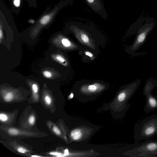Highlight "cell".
<instances>
[{"instance_id":"7a4b0ae2","label":"cell","mask_w":157,"mask_h":157,"mask_svg":"<svg viewBox=\"0 0 157 157\" xmlns=\"http://www.w3.org/2000/svg\"><path fill=\"white\" fill-rule=\"evenodd\" d=\"M156 24L155 19L153 18H139L130 27L127 33L137 32V36L133 44L128 47L126 51L133 54L143 44L148 34L153 30Z\"/></svg>"},{"instance_id":"6da1fadb","label":"cell","mask_w":157,"mask_h":157,"mask_svg":"<svg viewBox=\"0 0 157 157\" xmlns=\"http://www.w3.org/2000/svg\"><path fill=\"white\" fill-rule=\"evenodd\" d=\"M68 31L72 33L80 45L96 54L99 53V47L104 46V36L92 25L80 22H72L68 25Z\"/></svg>"},{"instance_id":"cb8c5ba5","label":"cell","mask_w":157,"mask_h":157,"mask_svg":"<svg viewBox=\"0 0 157 157\" xmlns=\"http://www.w3.org/2000/svg\"><path fill=\"white\" fill-rule=\"evenodd\" d=\"M50 154L51 155H54L57 156H63L62 154L58 152H51Z\"/></svg>"},{"instance_id":"44dd1931","label":"cell","mask_w":157,"mask_h":157,"mask_svg":"<svg viewBox=\"0 0 157 157\" xmlns=\"http://www.w3.org/2000/svg\"><path fill=\"white\" fill-rule=\"evenodd\" d=\"M3 37V33L2 29V26L1 22V25H0V42L1 43L2 39Z\"/></svg>"},{"instance_id":"4fadbf2b","label":"cell","mask_w":157,"mask_h":157,"mask_svg":"<svg viewBox=\"0 0 157 157\" xmlns=\"http://www.w3.org/2000/svg\"><path fill=\"white\" fill-rule=\"evenodd\" d=\"M43 75L44 76L47 78H51L52 76V74L51 72L50 71L46 70L43 72Z\"/></svg>"},{"instance_id":"83f0119b","label":"cell","mask_w":157,"mask_h":157,"mask_svg":"<svg viewBox=\"0 0 157 157\" xmlns=\"http://www.w3.org/2000/svg\"><path fill=\"white\" fill-rule=\"evenodd\" d=\"M32 156L34 157H40V156H37V155H32Z\"/></svg>"},{"instance_id":"9a60e30c","label":"cell","mask_w":157,"mask_h":157,"mask_svg":"<svg viewBox=\"0 0 157 157\" xmlns=\"http://www.w3.org/2000/svg\"><path fill=\"white\" fill-rule=\"evenodd\" d=\"M82 132V131L80 129H77L72 131L71 133V136L72 137Z\"/></svg>"},{"instance_id":"d6986e66","label":"cell","mask_w":157,"mask_h":157,"mask_svg":"<svg viewBox=\"0 0 157 157\" xmlns=\"http://www.w3.org/2000/svg\"><path fill=\"white\" fill-rule=\"evenodd\" d=\"M32 90L34 93L37 92L38 90V87L37 85L36 84H33L32 86Z\"/></svg>"},{"instance_id":"7402d4cb","label":"cell","mask_w":157,"mask_h":157,"mask_svg":"<svg viewBox=\"0 0 157 157\" xmlns=\"http://www.w3.org/2000/svg\"><path fill=\"white\" fill-rule=\"evenodd\" d=\"M53 131L57 135H59L61 134V132L60 130L58 127L54 126L53 128Z\"/></svg>"},{"instance_id":"2e32d148","label":"cell","mask_w":157,"mask_h":157,"mask_svg":"<svg viewBox=\"0 0 157 157\" xmlns=\"http://www.w3.org/2000/svg\"><path fill=\"white\" fill-rule=\"evenodd\" d=\"M8 119V116L3 113H1L0 114V120L3 122H5Z\"/></svg>"},{"instance_id":"4316f807","label":"cell","mask_w":157,"mask_h":157,"mask_svg":"<svg viewBox=\"0 0 157 157\" xmlns=\"http://www.w3.org/2000/svg\"><path fill=\"white\" fill-rule=\"evenodd\" d=\"M73 94L72 93H71L70 96V97L71 98H72L73 97Z\"/></svg>"},{"instance_id":"3957f363","label":"cell","mask_w":157,"mask_h":157,"mask_svg":"<svg viewBox=\"0 0 157 157\" xmlns=\"http://www.w3.org/2000/svg\"><path fill=\"white\" fill-rule=\"evenodd\" d=\"M157 135V115L148 116L136 124L134 139L136 143L151 139Z\"/></svg>"},{"instance_id":"ffe728a7","label":"cell","mask_w":157,"mask_h":157,"mask_svg":"<svg viewBox=\"0 0 157 157\" xmlns=\"http://www.w3.org/2000/svg\"><path fill=\"white\" fill-rule=\"evenodd\" d=\"M35 121V117L33 116L30 117L29 119V122L30 124L31 125H33Z\"/></svg>"},{"instance_id":"5b68a950","label":"cell","mask_w":157,"mask_h":157,"mask_svg":"<svg viewBox=\"0 0 157 157\" xmlns=\"http://www.w3.org/2000/svg\"><path fill=\"white\" fill-rule=\"evenodd\" d=\"M76 84L79 85V90L82 94H93L102 91L107 87V84L101 81L83 80Z\"/></svg>"},{"instance_id":"603a6c76","label":"cell","mask_w":157,"mask_h":157,"mask_svg":"<svg viewBox=\"0 0 157 157\" xmlns=\"http://www.w3.org/2000/svg\"><path fill=\"white\" fill-rule=\"evenodd\" d=\"M17 151L18 152L22 153H26L27 151L26 149L21 147L18 148H17Z\"/></svg>"},{"instance_id":"484cf974","label":"cell","mask_w":157,"mask_h":157,"mask_svg":"<svg viewBox=\"0 0 157 157\" xmlns=\"http://www.w3.org/2000/svg\"><path fill=\"white\" fill-rule=\"evenodd\" d=\"M29 22L30 23H31V24H33L35 23V21L33 19H30L29 20Z\"/></svg>"},{"instance_id":"277c9868","label":"cell","mask_w":157,"mask_h":157,"mask_svg":"<svg viewBox=\"0 0 157 157\" xmlns=\"http://www.w3.org/2000/svg\"><path fill=\"white\" fill-rule=\"evenodd\" d=\"M130 152L131 156L134 157H157V141L136 143Z\"/></svg>"},{"instance_id":"e0dca14e","label":"cell","mask_w":157,"mask_h":157,"mask_svg":"<svg viewBox=\"0 0 157 157\" xmlns=\"http://www.w3.org/2000/svg\"><path fill=\"white\" fill-rule=\"evenodd\" d=\"M82 136V132L72 137V139L76 141L79 140L81 139Z\"/></svg>"},{"instance_id":"8fae6325","label":"cell","mask_w":157,"mask_h":157,"mask_svg":"<svg viewBox=\"0 0 157 157\" xmlns=\"http://www.w3.org/2000/svg\"><path fill=\"white\" fill-rule=\"evenodd\" d=\"M13 97V94L12 92H9L5 96L4 99L6 101L9 102L12 100Z\"/></svg>"},{"instance_id":"5bb4252c","label":"cell","mask_w":157,"mask_h":157,"mask_svg":"<svg viewBox=\"0 0 157 157\" xmlns=\"http://www.w3.org/2000/svg\"><path fill=\"white\" fill-rule=\"evenodd\" d=\"M9 133L11 135H16L19 133V131L17 130L14 129H10L9 131Z\"/></svg>"},{"instance_id":"ac0fdd59","label":"cell","mask_w":157,"mask_h":157,"mask_svg":"<svg viewBox=\"0 0 157 157\" xmlns=\"http://www.w3.org/2000/svg\"><path fill=\"white\" fill-rule=\"evenodd\" d=\"M45 100L46 103L48 105L51 104L52 102L51 98L48 95L45 96Z\"/></svg>"},{"instance_id":"9c48e42d","label":"cell","mask_w":157,"mask_h":157,"mask_svg":"<svg viewBox=\"0 0 157 157\" xmlns=\"http://www.w3.org/2000/svg\"><path fill=\"white\" fill-rule=\"evenodd\" d=\"M57 11V9H56L51 12L43 16L39 20V25L41 26H44L48 24L52 21Z\"/></svg>"},{"instance_id":"ba28073f","label":"cell","mask_w":157,"mask_h":157,"mask_svg":"<svg viewBox=\"0 0 157 157\" xmlns=\"http://www.w3.org/2000/svg\"><path fill=\"white\" fill-rule=\"evenodd\" d=\"M78 53L81 56L82 61L86 63L94 61L98 54L86 47L78 51Z\"/></svg>"},{"instance_id":"30bf717a","label":"cell","mask_w":157,"mask_h":157,"mask_svg":"<svg viewBox=\"0 0 157 157\" xmlns=\"http://www.w3.org/2000/svg\"><path fill=\"white\" fill-rule=\"evenodd\" d=\"M54 58L57 61L65 67H67L69 65L68 60L61 55L58 54L55 55Z\"/></svg>"},{"instance_id":"7c38bea8","label":"cell","mask_w":157,"mask_h":157,"mask_svg":"<svg viewBox=\"0 0 157 157\" xmlns=\"http://www.w3.org/2000/svg\"><path fill=\"white\" fill-rule=\"evenodd\" d=\"M12 2L15 7L19 8L21 5V0H12Z\"/></svg>"},{"instance_id":"8992f818","label":"cell","mask_w":157,"mask_h":157,"mask_svg":"<svg viewBox=\"0 0 157 157\" xmlns=\"http://www.w3.org/2000/svg\"><path fill=\"white\" fill-rule=\"evenodd\" d=\"M85 1L93 12L104 20H107V15L103 0H85Z\"/></svg>"},{"instance_id":"52a82bcc","label":"cell","mask_w":157,"mask_h":157,"mask_svg":"<svg viewBox=\"0 0 157 157\" xmlns=\"http://www.w3.org/2000/svg\"><path fill=\"white\" fill-rule=\"evenodd\" d=\"M151 92L143 94L146 97V103L144 107L145 113H148L157 109V95L154 96L151 94Z\"/></svg>"},{"instance_id":"d4e9b609","label":"cell","mask_w":157,"mask_h":157,"mask_svg":"<svg viewBox=\"0 0 157 157\" xmlns=\"http://www.w3.org/2000/svg\"><path fill=\"white\" fill-rule=\"evenodd\" d=\"M69 153L68 149H66L65 150V152L64 154V156H66L69 155Z\"/></svg>"}]
</instances>
